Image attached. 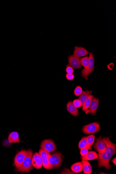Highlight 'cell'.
<instances>
[{
    "label": "cell",
    "mask_w": 116,
    "mask_h": 174,
    "mask_svg": "<svg viewBox=\"0 0 116 174\" xmlns=\"http://www.w3.org/2000/svg\"><path fill=\"white\" fill-rule=\"evenodd\" d=\"M99 103V100L98 98L93 97L92 99L89 108L86 111V113L87 114L90 113L93 115H95L96 111H97Z\"/></svg>",
    "instance_id": "cell-11"
},
{
    "label": "cell",
    "mask_w": 116,
    "mask_h": 174,
    "mask_svg": "<svg viewBox=\"0 0 116 174\" xmlns=\"http://www.w3.org/2000/svg\"><path fill=\"white\" fill-rule=\"evenodd\" d=\"M101 130L99 123L95 122L87 125L84 126L82 128V131L84 134H90L97 133Z\"/></svg>",
    "instance_id": "cell-4"
},
{
    "label": "cell",
    "mask_w": 116,
    "mask_h": 174,
    "mask_svg": "<svg viewBox=\"0 0 116 174\" xmlns=\"http://www.w3.org/2000/svg\"><path fill=\"white\" fill-rule=\"evenodd\" d=\"M73 103L75 106L77 108L81 107L82 105L81 102L79 99L74 100L73 102Z\"/></svg>",
    "instance_id": "cell-25"
},
{
    "label": "cell",
    "mask_w": 116,
    "mask_h": 174,
    "mask_svg": "<svg viewBox=\"0 0 116 174\" xmlns=\"http://www.w3.org/2000/svg\"><path fill=\"white\" fill-rule=\"evenodd\" d=\"M32 164L33 167L35 169H39L42 168L43 161L42 156L40 153L36 152L33 155Z\"/></svg>",
    "instance_id": "cell-9"
},
{
    "label": "cell",
    "mask_w": 116,
    "mask_h": 174,
    "mask_svg": "<svg viewBox=\"0 0 116 174\" xmlns=\"http://www.w3.org/2000/svg\"><path fill=\"white\" fill-rule=\"evenodd\" d=\"M116 158H115V159H114L112 161V162L115 164V165H116Z\"/></svg>",
    "instance_id": "cell-29"
},
{
    "label": "cell",
    "mask_w": 116,
    "mask_h": 174,
    "mask_svg": "<svg viewBox=\"0 0 116 174\" xmlns=\"http://www.w3.org/2000/svg\"><path fill=\"white\" fill-rule=\"evenodd\" d=\"M89 61L87 68L82 71L81 74L82 77L85 78L86 80L88 79V77L93 71L94 66V56L92 52H90L89 54Z\"/></svg>",
    "instance_id": "cell-5"
},
{
    "label": "cell",
    "mask_w": 116,
    "mask_h": 174,
    "mask_svg": "<svg viewBox=\"0 0 116 174\" xmlns=\"http://www.w3.org/2000/svg\"><path fill=\"white\" fill-rule=\"evenodd\" d=\"M69 65L75 69H80L81 68L80 64V58L73 55L68 57Z\"/></svg>",
    "instance_id": "cell-12"
},
{
    "label": "cell",
    "mask_w": 116,
    "mask_h": 174,
    "mask_svg": "<svg viewBox=\"0 0 116 174\" xmlns=\"http://www.w3.org/2000/svg\"><path fill=\"white\" fill-rule=\"evenodd\" d=\"M95 136L94 134H92L86 137V139L88 144L91 146L93 145L95 141Z\"/></svg>",
    "instance_id": "cell-23"
},
{
    "label": "cell",
    "mask_w": 116,
    "mask_h": 174,
    "mask_svg": "<svg viewBox=\"0 0 116 174\" xmlns=\"http://www.w3.org/2000/svg\"><path fill=\"white\" fill-rule=\"evenodd\" d=\"M89 57L86 56L80 59V64L81 66H83L84 69H86L89 64Z\"/></svg>",
    "instance_id": "cell-22"
},
{
    "label": "cell",
    "mask_w": 116,
    "mask_h": 174,
    "mask_svg": "<svg viewBox=\"0 0 116 174\" xmlns=\"http://www.w3.org/2000/svg\"><path fill=\"white\" fill-rule=\"evenodd\" d=\"M71 168L74 173H81L83 171V165L82 162H78L73 164L71 166Z\"/></svg>",
    "instance_id": "cell-17"
},
{
    "label": "cell",
    "mask_w": 116,
    "mask_h": 174,
    "mask_svg": "<svg viewBox=\"0 0 116 174\" xmlns=\"http://www.w3.org/2000/svg\"><path fill=\"white\" fill-rule=\"evenodd\" d=\"M92 93V91L86 90L85 91H82V93L80 95L78 99L80 101L82 104H83L86 100H87L88 96L91 95Z\"/></svg>",
    "instance_id": "cell-20"
},
{
    "label": "cell",
    "mask_w": 116,
    "mask_h": 174,
    "mask_svg": "<svg viewBox=\"0 0 116 174\" xmlns=\"http://www.w3.org/2000/svg\"><path fill=\"white\" fill-rule=\"evenodd\" d=\"M93 97V95H90L88 96L87 100H86L85 102L82 104V111H86L89 109L90 104H91L92 99Z\"/></svg>",
    "instance_id": "cell-21"
},
{
    "label": "cell",
    "mask_w": 116,
    "mask_h": 174,
    "mask_svg": "<svg viewBox=\"0 0 116 174\" xmlns=\"http://www.w3.org/2000/svg\"><path fill=\"white\" fill-rule=\"evenodd\" d=\"M89 52L84 47L76 46L75 47L73 56L80 58L89 54Z\"/></svg>",
    "instance_id": "cell-13"
},
{
    "label": "cell",
    "mask_w": 116,
    "mask_h": 174,
    "mask_svg": "<svg viewBox=\"0 0 116 174\" xmlns=\"http://www.w3.org/2000/svg\"><path fill=\"white\" fill-rule=\"evenodd\" d=\"M66 109L68 111L72 116H76L79 115L78 108L75 106L71 101H69L67 104Z\"/></svg>",
    "instance_id": "cell-14"
},
{
    "label": "cell",
    "mask_w": 116,
    "mask_h": 174,
    "mask_svg": "<svg viewBox=\"0 0 116 174\" xmlns=\"http://www.w3.org/2000/svg\"><path fill=\"white\" fill-rule=\"evenodd\" d=\"M66 78L68 80H72L73 79L74 76L73 74H67L66 75Z\"/></svg>",
    "instance_id": "cell-28"
},
{
    "label": "cell",
    "mask_w": 116,
    "mask_h": 174,
    "mask_svg": "<svg viewBox=\"0 0 116 174\" xmlns=\"http://www.w3.org/2000/svg\"><path fill=\"white\" fill-rule=\"evenodd\" d=\"M40 147L48 153H52L57 149L55 144L50 139H45L41 142Z\"/></svg>",
    "instance_id": "cell-6"
},
{
    "label": "cell",
    "mask_w": 116,
    "mask_h": 174,
    "mask_svg": "<svg viewBox=\"0 0 116 174\" xmlns=\"http://www.w3.org/2000/svg\"><path fill=\"white\" fill-rule=\"evenodd\" d=\"M84 148H87L89 150L92 149L91 146L88 143L86 136L82 137L79 144V148L80 150Z\"/></svg>",
    "instance_id": "cell-19"
},
{
    "label": "cell",
    "mask_w": 116,
    "mask_h": 174,
    "mask_svg": "<svg viewBox=\"0 0 116 174\" xmlns=\"http://www.w3.org/2000/svg\"><path fill=\"white\" fill-rule=\"evenodd\" d=\"M88 152V149L87 148H84L80 149V153L82 157H84L87 154Z\"/></svg>",
    "instance_id": "cell-27"
},
{
    "label": "cell",
    "mask_w": 116,
    "mask_h": 174,
    "mask_svg": "<svg viewBox=\"0 0 116 174\" xmlns=\"http://www.w3.org/2000/svg\"><path fill=\"white\" fill-rule=\"evenodd\" d=\"M48 161L52 169L60 168L62 165V155L61 152H56L50 154Z\"/></svg>",
    "instance_id": "cell-3"
},
{
    "label": "cell",
    "mask_w": 116,
    "mask_h": 174,
    "mask_svg": "<svg viewBox=\"0 0 116 174\" xmlns=\"http://www.w3.org/2000/svg\"><path fill=\"white\" fill-rule=\"evenodd\" d=\"M28 153L25 157L22 165L17 171L22 173H28L33 169L32 159L33 155V152L31 149L27 150Z\"/></svg>",
    "instance_id": "cell-2"
},
{
    "label": "cell",
    "mask_w": 116,
    "mask_h": 174,
    "mask_svg": "<svg viewBox=\"0 0 116 174\" xmlns=\"http://www.w3.org/2000/svg\"><path fill=\"white\" fill-rule=\"evenodd\" d=\"M103 139L107 146V150L103 154H98L97 161L98 167H104L108 170L111 169L110 161L112 156L115 155L116 152V145L112 143L109 137H104Z\"/></svg>",
    "instance_id": "cell-1"
},
{
    "label": "cell",
    "mask_w": 116,
    "mask_h": 174,
    "mask_svg": "<svg viewBox=\"0 0 116 174\" xmlns=\"http://www.w3.org/2000/svg\"><path fill=\"white\" fill-rule=\"evenodd\" d=\"M82 90L80 86H78L75 89L74 91V94L76 96H78L80 95L82 93Z\"/></svg>",
    "instance_id": "cell-24"
},
{
    "label": "cell",
    "mask_w": 116,
    "mask_h": 174,
    "mask_svg": "<svg viewBox=\"0 0 116 174\" xmlns=\"http://www.w3.org/2000/svg\"><path fill=\"white\" fill-rule=\"evenodd\" d=\"M94 149L98 152V154H103L106 152L107 146L102 136L97 138L94 146Z\"/></svg>",
    "instance_id": "cell-8"
},
{
    "label": "cell",
    "mask_w": 116,
    "mask_h": 174,
    "mask_svg": "<svg viewBox=\"0 0 116 174\" xmlns=\"http://www.w3.org/2000/svg\"><path fill=\"white\" fill-rule=\"evenodd\" d=\"M83 171L84 174H90L92 173V169L91 165L87 160H82Z\"/></svg>",
    "instance_id": "cell-16"
},
{
    "label": "cell",
    "mask_w": 116,
    "mask_h": 174,
    "mask_svg": "<svg viewBox=\"0 0 116 174\" xmlns=\"http://www.w3.org/2000/svg\"><path fill=\"white\" fill-rule=\"evenodd\" d=\"M39 153L42 156L43 161V166L44 168L48 170L52 169L48 161L49 157L50 155V153L45 151L42 149H39Z\"/></svg>",
    "instance_id": "cell-10"
},
{
    "label": "cell",
    "mask_w": 116,
    "mask_h": 174,
    "mask_svg": "<svg viewBox=\"0 0 116 174\" xmlns=\"http://www.w3.org/2000/svg\"><path fill=\"white\" fill-rule=\"evenodd\" d=\"M28 151L27 150H22L19 151L15 155L14 159V164L17 169L21 167L25 157L27 155Z\"/></svg>",
    "instance_id": "cell-7"
},
{
    "label": "cell",
    "mask_w": 116,
    "mask_h": 174,
    "mask_svg": "<svg viewBox=\"0 0 116 174\" xmlns=\"http://www.w3.org/2000/svg\"><path fill=\"white\" fill-rule=\"evenodd\" d=\"M66 71L67 74H73L74 72L73 68L68 64L66 66Z\"/></svg>",
    "instance_id": "cell-26"
},
{
    "label": "cell",
    "mask_w": 116,
    "mask_h": 174,
    "mask_svg": "<svg viewBox=\"0 0 116 174\" xmlns=\"http://www.w3.org/2000/svg\"><path fill=\"white\" fill-rule=\"evenodd\" d=\"M8 140L9 143H19L20 142L19 134L15 131L12 132L9 134Z\"/></svg>",
    "instance_id": "cell-15"
},
{
    "label": "cell",
    "mask_w": 116,
    "mask_h": 174,
    "mask_svg": "<svg viewBox=\"0 0 116 174\" xmlns=\"http://www.w3.org/2000/svg\"><path fill=\"white\" fill-rule=\"evenodd\" d=\"M98 158V155L95 151H89L87 154L82 158V160L90 161L96 159Z\"/></svg>",
    "instance_id": "cell-18"
}]
</instances>
